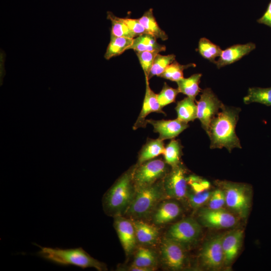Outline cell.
<instances>
[{"instance_id":"cell-31","label":"cell","mask_w":271,"mask_h":271,"mask_svg":"<svg viewBox=\"0 0 271 271\" xmlns=\"http://www.w3.org/2000/svg\"><path fill=\"white\" fill-rule=\"evenodd\" d=\"M195 66L196 64L193 63L182 65L175 60L167 67L160 77L177 82L184 78L183 71L185 69Z\"/></svg>"},{"instance_id":"cell-5","label":"cell","mask_w":271,"mask_h":271,"mask_svg":"<svg viewBox=\"0 0 271 271\" xmlns=\"http://www.w3.org/2000/svg\"><path fill=\"white\" fill-rule=\"evenodd\" d=\"M225 196V205L238 216L244 218L251 206L250 189L244 184L220 181Z\"/></svg>"},{"instance_id":"cell-34","label":"cell","mask_w":271,"mask_h":271,"mask_svg":"<svg viewBox=\"0 0 271 271\" xmlns=\"http://www.w3.org/2000/svg\"><path fill=\"white\" fill-rule=\"evenodd\" d=\"M159 53L157 51L136 52L145 77L148 78L155 58Z\"/></svg>"},{"instance_id":"cell-11","label":"cell","mask_w":271,"mask_h":271,"mask_svg":"<svg viewBox=\"0 0 271 271\" xmlns=\"http://www.w3.org/2000/svg\"><path fill=\"white\" fill-rule=\"evenodd\" d=\"M160 251L162 260L168 268L177 270L183 267L186 255L182 245L165 237L161 241Z\"/></svg>"},{"instance_id":"cell-23","label":"cell","mask_w":271,"mask_h":271,"mask_svg":"<svg viewBox=\"0 0 271 271\" xmlns=\"http://www.w3.org/2000/svg\"><path fill=\"white\" fill-rule=\"evenodd\" d=\"M133 39L117 37L110 34V40L104 54V58L109 60L121 55L128 50L132 45Z\"/></svg>"},{"instance_id":"cell-2","label":"cell","mask_w":271,"mask_h":271,"mask_svg":"<svg viewBox=\"0 0 271 271\" xmlns=\"http://www.w3.org/2000/svg\"><path fill=\"white\" fill-rule=\"evenodd\" d=\"M134 168L123 173L104 194L102 204L107 215L122 216L129 208L136 193L132 179Z\"/></svg>"},{"instance_id":"cell-36","label":"cell","mask_w":271,"mask_h":271,"mask_svg":"<svg viewBox=\"0 0 271 271\" xmlns=\"http://www.w3.org/2000/svg\"><path fill=\"white\" fill-rule=\"evenodd\" d=\"M187 182L191 189V192L199 193L207 190L210 188L209 182L205 180L202 179L200 177L190 175L187 177Z\"/></svg>"},{"instance_id":"cell-13","label":"cell","mask_w":271,"mask_h":271,"mask_svg":"<svg viewBox=\"0 0 271 271\" xmlns=\"http://www.w3.org/2000/svg\"><path fill=\"white\" fill-rule=\"evenodd\" d=\"M113 225L126 254H129L137 242L132 221L122 216H117L114 217Z\"/></svg>"},{"instance_id":"cell-24","label":"cell","mask_w":271,"mask_h":271,"mask_svg":"<svg viewBox=\"0 0 271 271\" xmlns=\"http://www.w3.org/2000/svg\"><path fill=\"white\" fill-rule=\"evenodd\" d=\"M202 74L196 73L188 78H183L177 82L178 89L188 97L195 100V98L201 91L199 83Z\"/></svg>"},{"instance_id":"cell-6","label":"cell","mask_w":271,"mask_h":271,"mask_svg":"<svg viewBox=\"0 0 271 271\" xmlns=\"http://www.w3.org/2000/svg\"><path fill=\"white\" fill-rule=\"evenodd\" d=\"M167 165L161 159H154L134 166L132 179L136 189L162 180L169 172Z\"/></svg>"},{"instance_id":"cell-20","label":"cell","mask_w":271,"mask_h":271,"mask_svg":"<svg viewBox=\"0 0 271 271\" xmlns=\"http://www.w3.org/2000/svg\"><path fill=\"white\" fill-rule=\"evenodd\" d=\"M165 146L163 140L148 139L141 150L137 165L141 164L146 161L152 160L164 154Z\"/></svg>"},{"instance_id":"cell-12","label":"cell","mask_w":271,"mask_h":271,"mask_svg":"<svg viewBox=\"0 0 271 271\" xmlns=\"http://www.w3.org/2000/svg\"><path fill=\"white\" fill-rule=\"evenodd\" d=\"M223 235H217L207 241L203 245L200 254L202 265L208 269H217L224 263L222 246Z\"/></svg>"},{"instance_id":"cell-4","label":"cell","mask_w":271,"mask_h":271,"mask_svg":"<svg viewBox=\"0 0 271 271\" xmlns=\"http://www.w3.org/2000/svg\"><path fill=\"white\" fill-rule=\"evenodd\" d=\"M163 179L152 185L136 189L134 198L125 214L134 219H140L153 213L160 201L166 197Z\"/></svg>"},{"instance_id":"cell-19","label":"cell","mask_w":271,"mask_h":271,"mask_svg":"<svg viewBox=\"0 0 271 271\" xmlns=\"http://www.w3.org/2000/svg\"><path fill=\"white\" fill-rule=\"evenodd\" d=\"M132 222L137 242L146 245H152L157 242L159 232L156 226L140 220H134Z\"/></svg>"},{"instance_id":"cell-28","label":"cell","mask_w":271,"mask_h":271,"mask_svg":"<svg viewBox=\"0 0 271 271\" xmlns=\"http://www.w3.org/2000/svg\"><path fill=\"white\" fill-rule=\"evenodd\" d=\"M183 148L180 141L174 139L165 147L164 161L169 166L173 167L181 163Z\"/></svg>"},{"instance_id":"cell-16","label":"cell","mask_w":271,"mask_h":271,"mask_svg":"<svg viewBox=\"0 0 271 271\" xmlns=\"http://www.w3.org/2000/svg\"><path fill=\"white\" fill-rule=\"evenodd\" d=\"M255 47V44L251 42L231 46L222 51L215 64L218 68L232 64L248 54Z\"/></svg>"},{"instance_id":"cell-25","label":"cell","mask_w":271,"mask_h":271,"mask_svg":"<svg viewBox=\"0 0 271 271\" xmlns=\"http://www.w3.org/2000/svg\"><path fill=\"white\" fill-rule=\"evenodd\" d=\"M157 259L152 250L145 247H139L135 254L131 264L152 271L155 269Z\"/></svg>"},{"instance_id":"cell-3","label":"cell","mask_w":271,"mask_h":271,"mask_svg":"<svg viewBox=\"0 0 271 271\" xmlns=\"http://www.w3.org/2000/svg\"><path fill=\"white\" fill-rule=\"evenodd\" d=\"M40 247L39 256L61 265H72L83 268L93 267L97 270H107L106 264L91 256L82 248L62 249Z\"/></svg>"},{"instance_id":"cell-40","label":"cell","mask_w":271,"mask_h":271,"mask_svg":"<svg viewBox=\"0 0 271 271\" xmlns=\"http://www.w3.org/2000/svg\"><path fill=\"white\" fill-rule=\"evenodd\" d=\"M127 270L130 271H148L147 269L131 264L127 268Z\"/></svg>"},{"instance_id":"cell-38","label":"cell","mask_w":271,"mask_h":271,"mask_svg":"<svg viewBox=\"0 0 271 271\" xmlns=\"http://www.w3.org/2000/svg\"><path fill=\"white\" fill-rule=\"evenodd\" d=\"M121 19L137 37L141 34L147 33L139 19L122 18Z\"/></svg>"},{"instance_id":"cell-39","label":"cell","mask_w":271,"mask_h":271,"mask_svg":"<svg viewBox=\"0 0 271 271\" xmlns=\"http://www.w3.org/2000/svg\"><path fill=\"white\" fill-rule=\"evenodd\" d=\"M257 22L271 28V1L268 5L265 13L261 18L257 20Z\"/></svg>"},{"instance_id":"cell-27","label":"cell","mask_w":271,"mask_h":271,"mask_svg":"<svg viewBox=\"0 0 271 271\" xmlns=\"http://www.w3.org/2000/svg\"><path fill=\"white\" fill-rule=\"evenodd\" d=\"M243 102L245 104L256 102L271 106V87L249 88L247 94L243 98Z\"/></svg>"},{"instance_id":"cell-1","label":"cell","mask_w":271,"mask_h":271,"mask_svg":"<svg viewBox=\"0 0 271 271\" xmlns=\"http://www.w3.org/2000/svg\"><path fill=\"white\" fill-rule=\"evenodd\" d=\"M241 109L225 105L210 123L206 132L212 149L226 148L230 152L234 148L241 149L235 127Z\"/></svg>"},{"instance_id":"cell-7","label":"cell","mask_w":271,"mask_h":271,"mask_svg":"<svg viewBox=\"0 0 271 271\" xmlns=\"http://www.w3.org/2000/svg\"><path fill=\"white\" fill-rule=\"evenodd\" d=\"M186 173V169L181 163L171 167L163 179L166 197L177 200L187 197L188 184Z\"/></svg>"},{"instance_id":"cell-33","label":"cell","mask_w":271,"mask_h":271,"mask_svg":"<svg viewBox=\"0 0 271 271\" xmlns=\"http://www.w3.org/2000/svg\"><path fill=\"white\" fill-rule=\"evenodd\" d=\"M179 93L178 88H172L165 82L160 92L157 94L158 102L162 108L175 102Z\"/></svg>"},{"instance_id":"cell-17","label":"cell","mask_w":271,"mask_h":271,"mask_svg":"<svg viewBox=\"0 0 271 271\" xmlns=\"http://www.w3.org/2000/svg\"><path fill=\"white\" fill-rule=\"evenodd\" d=\"M243 236L241 229H237L223 235L222 246L224 254V263H231L237 256L240 249Z\"/></svg>"},{"instance_id":"cell-37","label":"cell","mask_w":271,"mask_h":271,"mask_svg":"<svg viewBox=\"0 0 271 271\" xmlns=\"http://www.w3.org/2000/svg\"><path fill=\"white\" fill-rule=\"evenodd\" d=\"M208 208L212 209L222 208L225 205V193L222 189L212 191L208 202Z\"/></svg>"},{"instance_id":"cell-9","label":"cell","mask_w":271,"mask_h":271,"mask_svg":"<svg viewBox=\"0 0 271 271\" xmlns=\"http://www.w3.org/2000/svg\"><path fill=\"white\" fill-rule=\"evenodd\" d=\"M202 228L199 223L193 218L184 219L173 224L167 232L166 237L182 245L192 244L199 237Z\"/></svg>"},{"instance_id":"cell-10","label":"cell","mask_w":271,"mask_h":271,"mask_svg":"<svg viewBox=\"0 0 271 271\" xmlns=\"http://www.w3.org/2000/svg\"><path fill=\"white\" fill-rule=\"evenodd\" d=\"M200 221L205 226L216 228H227L235 226L238 219L234 213L224 209H201L198 213Z\"/></svg>"},{"instance_id":"cell-8","label":"cell","mask_w":271,"mask_h":271,"mask_svg":"<svg viewBox=\"0 0 271 271\" xmlns=\"http://www.w3.org/2000/svg\"><path fill=\"white\" fill-rule=\"evenodd\" d=\"M197 118L202 127L207 132L212 119L224 106L210 88L202 91L200 99L196 101Z\"/></svg>"},{"instance_id":"cell-32","label":"cell","mask_w":271,"mask_h":271,"mask_svg":"<svg viewBox=\"0 0 271 271\" xmlns=\"http://www.w3.org/2000/svg\"><path fill=\"white\" fill-rule=\"evenodd\" d=\"M175 58L174 54L162 55L158 53L155 58L148 79L155 76H160L167 67L175 60Z\"/></svg>"},{"instance_id":"cell-15","label":"cell","mask_w":271,"mask_h":271,"mask_svg":"<svg viewBox=\"0 0 271 271\" xmlns=\"http://www.w3.org/2000/svg\"><path fill=\"white\" fill-rule=\"evenodd\" d=\"M149 80L148 77H145L146 87L145 98L142 110L133 126L134 130L146 126V117L150 113L158 112L165 114L158 102L157 94L150 87Z\"/></svg>"},{"instance_id":"cell-18","label":"cell","mask_w":271,"mask_h":271,"mask_svg":"<svg viewBox=\"0 0 271 271\" xmlns=\"http://www.w3.org/2000/svg\"><path fill=\"white\" fill-rule=\"evenodd\" d=\"M179 204L173 201L161 202L153 212V221L156 225H164L177 218L181 213Z\"/></svg>"},{"instance_id":"cell-22","label":"cell","mask_w":271,"mask_h":271,"mask_svg":"<svg viewBox=\"0 0 271 271\" xmlns=\"http://www.w3.org/2000/svg\"><path fill=\"white\" fill-rule=\"evenodd\" d=\"M195 100L187 96L178 101L175 107L177 118L187 123L197 118V107Z\"/></svg>"},{"instance_id":"cell-35","label":"cell","mask_w":271,"mask_h":271,"mask_svg":"<svg viewBox=\"0 0 271 271\" xmlns=\"http://www.w3.org/2000/svg\"><path fill=\"white\" fill-rule=\"evenodd\" d=\"M212 193L208 190L199 193L188 192L187 198L192 208H199L208 203Z\"/></svg>"},{"instance_id":"cell-26","label":"cell","mask_w":271,"mask_h":271,"mask_svg":"<svg viewBox=\"0 0 271 271\" xmlns=\"http://www.w3.org/2000/svg\"><path fill=\"white\" fill-rule=\"evenodd\" d=\"M139 21L147 33L153 35L156 39L163 41L168 39V35L159 26L153 15V10L150 9L139 19Z\"/></svg>"},{"instance_id":"cell-21","label":"cell","mask_w":271,"mask_h":271,"mask_svg":"<svg viewBox=\"0 0 271 271\" xmlns=\"http://www.w3.org/2000/svg\"><path fill=\"white\" fill-rule=\"evenodd\" d=\"M129 49L136 52L157 51L161 52L166 50V47L158 43L153 35L145 33L133 38L132 44Z\"/></svg>"},{"instance_id":"cell-14","label":"cell","mask_w":271,"mask_h":271,"mask_svg":"<svg viewBox=\"0 0 271 271\" xmlns=\"http://www.w3.org/2000/svg\"><path fill=\"white\" fill-rule=\"evenodd\" d=\"M146 122L153 125L154 131L158 133V138L163 141L174 139L189 127L187 122L177 118L172 120L149 119Z\"/></svg>"},{"instance_id":"cell-29","label":"cell","mask_w":271,"mask_h":271,"mask_svg":"<svg viewBox=\"0 0 271 271\" xmlns=\"http://www.w3.org/2000/svg\"><path fill=\"white\" fill-rule=\"evenodd\" d=\"M198 51L204 58L215 63V59L220 56L222 50L207 38H202L199 41Z\"/></svg>"},{"instance_id":"cell-30","label":"cell","mask_w":271,"mask_h":271,"mask_svg":"<svg viewBox=\"0 0 271 271\" xmlns=\"http://www.w3.org/2000/svg\"><path fill=\"white\" fill-rule=\"evenodd\" d=\"M107 19L109 20L111 23L110 34L117 37L131 39L137 37L122 21L121 18L114 16L111 12H108Z\"/></svg>"}]
</instances>
